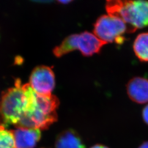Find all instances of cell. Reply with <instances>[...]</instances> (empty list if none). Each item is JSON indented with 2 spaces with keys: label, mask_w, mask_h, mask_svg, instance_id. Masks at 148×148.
I'll list each match as a JSON object with an SVG mask.
<instances>
[{
  "label": "cell",
  "mask_w": 148,
  "mask_h": 148,
  "mask_svg": "<svg viewBox=\"0 0 148 148\" xmlns=\"http://www.w3.org/2000/svg\"><path fill=\"white\" fill-rule=\"evenodd\" d=\"M55 148H86L79 134L73 129H68L60 133L57 136Z\"/></svg>",
  "instance_id": "9c48e42d"
},
{
  "label": "cell",
  "mask_w": 148,
  "mask_h": 148,
  "mask_svg": "<svg viewBox=\"0 0 148 148\" xmlns=\"http://www.w3.org/2000/svg\"><path fill=\"white\" fill-rule=\"evenodd\" d=\"M59 101L55 95L37 94L36 101L32 110L23 117L16 128L47 130L57 121Z\"/></svg>",
  "instance_id": "3957f363"
},
{
  "label": "cell",
  "mask_w": 148,
  "mask_h": 148,
  "mask_svg": "<svg viewBox=\"0 0 148 148\" xmlns=\"http://www.w3.org/2000/svg\"><path fill=\"white\" fill-rule=\"evenodd\" d=\"M33 92L29 84L21 85V79H16L13 87L3 92L0 100V126L5 128L18 126L28 110Z\"/></svg>",
  "instance_id": "6da1fadb"
},
{
  "label": "cell",
  "mask_w": 148,
  "mask_h": 148,
  "mask_svg": "<svg viewBox=\"0 0 148 148\" xmlns=\"http://www.w3.org/2000/svg\"></svg>",
  "instance_id": "2e32d148"
},
{
  "label": "cell",
  "mask_w": 148,
  "mask_h": 148,
  "mask_svg": "<svg viewBox=\"0 0 148 148\" xmlns=\"http://www.w3.org/2000/svg\"><path fill=\"white\" fill-rule=\"evenodd\" d=\"M29 84L38 95H51L56 85L52 69L44 65L36 67L31 73Z\"/></svg>",
  "instance_id": "8992f818"
},
{
  "label": "cell",
  "mask_w": 148,
  "mask_h": 148,
  "mask_svg": "<svg viewBox=\"0 0 148 148\" xmlns=\"http://www.w3.org/2000/svg\"><path fill=\"white\" fill-rule=\"evenodd\" d=\"M0 148H14V138L12 130L0 126Z\"/></svg>",
  "instance_id": "8fae6325"
},
{
  "label": "cell",
  "mask_w": 148,
  "mask_h": 148,
  "mask_svg": "<svg viewBox=\"0 0 148 148\" xmlns=\"http://www.w3.org/2000/svg\"><path fill=\"white\" fill-rule=\"evenodd\" d=\"M14 138V148H35L41 139V130L16 128L12 130Z\"/></svg>",
  "instance_id": "52a82bcc"
},
{
  "label": "cell",
  "mask_w": 148,
  "mask_h": 148,
  "mask_svg": "<svg viewBox=\"0 0 148 148\" xmlns=\"http://www.w3.org/2000/svg\"><path fill=\"white\" fill-rule=\"evenodd\" d=\"M106 44L94 34L85 32L66 37L60 45L54 48L53 52L56 57L59 58L74 50L78 49L84 56L90 57L99 53L101 48Z\"/></svg>",
  "instance_id": "277c9868"
},
{
  "label": "cell",
  "mask_w": 148,
  "mask_h": 148,
  "mask_svg": "<svg viewBox=\"0 0 148 148\" xmlns=\"http://www.w3.org/2000/svg\"><path fill=\"white\" fill-rule=\"evenodd\" d=\"M129 32L127 25L120 19L110 15H103L95 21L93 33L103 42L122 44L125 41L123 36Z\"/></svg>",
  "instance_id": "5b68a950"
},
{
  "label": "cell",
  "mask_w": 148,
  "mask_h": 148,
  "mask_svg": "<svg viewBox=\"0 0 148 148\" xmlns=\"http://www.w3.org/2000/svg\"><path fill=\"white\" fill-rule=\"evenodd\" d=\"M60 3H69L70 1H59Z\"/></svg>",
  "instance_id": "9a60e30c"
},
{
  "label": "cell",
  "mask_w": 148,
  "mask_h": 148,
  "mask_svg": "<svg viewBox=\"0 0 148 148\" xmlns=\"http://www.w3.org/2000/svg\"><path fill=\"white\" fill-rule=\"evenodd\" d=\"M138 148H148V141L142 143Z\"/></svg>",
  "instance_id": "5bb4252c"
},
{
  "label": "cell",
  "mask_w": 148,
  "mask_h": 148,
  "mask_svg": "<svg viewBox=\"0 0 148 148\" xmlns=\"http://www.w3.org/2000/svg\"><path fill=\"white\" fill-rule=\"evenodd\" d=\"M142 116L144 121L148 125V105L145 106L144 108L143 109V112H142Z\"/></svg>",
  "instance_id": "7c38bea8"
},
{
  "label": "cell",
  "mask_w": 148,
  "mask_h": 148,
  "mask_svg": "<svg viewBox=\"0 0 148 148\" xmlns=\"http://www.w3.org/2000/svg\"><path fill=\"white\" fill-rule=\"evenodd\" d=\"M90 148H109L106 145H101V144H96Z\"/></svg>",
  "instance_id": "4fadbf2b"
},
{
  "label": "cell",
  "mask_w": 148,
  "mask_h": 148,
  "mask_svg": "<svg viewBox=\"0 0 148 148\" xmlns=\"http://www.w3.org/2000/svg\"><path fill=\"white\" fill-rule=\"evenodd\" d=\"M106 8L108 15L120 19L127 25L130 33L148 27V1H108Z\"/></svg>",
  "instance_id": "7a4b0ae2"
},
{
  "label": "cell",
  "mask_w": 148,
  "mask_h": 148,
  "mask_svg": "<svg viewBox=\"0 0 148 148\" xmlns=\"http://www.w3.org/2000/svg\"><path fill=\"white\" fill-rule=\"evenodd\" d=\"M128 95L132 101L144 104L148 102V79L136 77L129 81L127 85Z\"/></svg>",
  "instance_id": "ba28073f"
},
{
  "label": "cell",
  "mask_w": 148,
  "mask_h": 148,
  "mask_svg": "<svg viewBox=\"0 0 148 148\" xmlns=\"http://www.w3.org/2000/svg\"><path fill=\"white\" fill-rule=\"evenodd\" d=\"M133 50L141 62H148V32L138 35L133 43Z\"/></svg>",
  "instance_id": "30bf717a"
}]
</instances>
